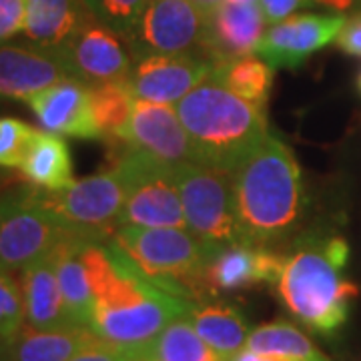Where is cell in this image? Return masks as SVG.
<instances>
[{"label":"cell","mask_w":361,"mask_h":361,"mask_svg":"<svg viewBox=\"0 0 361 361\" xmlns=\"http://www.w3.org/2000/svg\"><path fill=\"white\" fill-rule=\"evenodd\" d=\"M231 177L235 213L247 241L271 247L291 237L303 219L307 197L289 145L269 133Z\"/></svg>","instance_id":"cell-1"},{"label":"cell","mask_w":361,"mask_h":361,"mask_svg":"<svg viewBox=\"0 0 361 361\" xmlns=\"http://www.w3.org/2000/svg\"><path fill=\"white\" fill-rule=\"evenodd\" d=\"M349 247L343 237H307L285 257L277 293L287 311L315 334L329 336L348 322L360 289L343 277Z\"/></svg>","instance_id":"cell-2"},{"label":"cell","mask_w":361,"mask_h":361,"mask_svg":"<svg viewBox=\"0 0 361 361\" xmlns=\"http://www.w3.org/2000/svg\"><path fill=\"white\" fill-rule=\"evenodd\" d=\"M175 111L199 163L229 173L269 135L265 106L235 94L213 77L183 97Z\"/></svg>","instance_id":"cell-3"},{"label":"cell","mask_w":361,"mask_h":361,"mask_svg":"<svg viewBox=\"0 0 361 361\" xmlns=\"http://www.w3.org/2000/svg\"><path fill=\"white\" fill-rule=\"evenodd\" d=\"M109 241L159 289L193 305L209 301L211 249L189 229L121 225Z\"/></svg>","instance_id":"cell-4"},{"label":"cell","mask_w":361,"mask_h":361,"mask_svg":"<svg viewBox=\"0 0 361 361\" xmlns=\"http://www.w3.org/2000/svg\"><path fill=\"white\" fill-rule=\"evenodd\" d=\"M32 199L66 233L104 243L121 227V213L127 199V187L116 167L75 180L61 191L30 189Z\"/></svg>","instance_id":"cell-5"},{"label":"cell","mask_w":361,"mask_h":361,"mask_svg":"<svg viewBox=\"0 0 361 361\" xmlns=\"http://www.w3.org/2000/svg\"><path fill=\"white\" fill-rule=\"evenodd\" d=\"M187 229L211 251L247 241L235 213L233 177L205 163H185L175 167Z\"/></svg>","instance_id":"cell-6"},{"label":"cell","mask_w":361,"mask_h":361,"mask_svg":"<svg viewBox=\"0 0 361 361\" xmlns=\"http://www.w3.org/2000/svg\"><path fill=\"white\" fill-rule=\"evenodd\" d=\"M111 145L118 151L113 167L121 171L127 187V199L118 223L137 227L187 229L175 167L142 155L123 141Z\"/></svg>","instance_id":"cell-7"},{"label":"cell","mask_w":361,"mask_h":361,"mask_svg":"<svg viewBox=\"0 0 361 361\" xmlns=\"http://www.w3.org/2000/svg\"><path fill=\"white\" fill-rule=\"evenodd\" d=\"M68 233L32 199L30 189L0 197V267L23 271L63 241Z\"/></svg>","instance_id":"cell-8"},{"label":"cell","mask_w":361,"mask_h":361,"mask_svg":"<svg viewBox=\"0 0 361 361\" xmlns=\"http://www.w3.org/2000/svg\"><path fill=\"white\" fill-rule=\"evenodd\" d=\"M207 13L195 0H149L127 47L135 59L147 54H195Z\"/></svg>","instance_id":"cell-9"},{"label":"cell","mask_w":361,"mask_h":361,"mask_svg":"<svg viewBox=\"0 0 361 361\" xmlns=\"http://www.w3.org/2000/svg\"><path fill=\"white\" fill-rule=\"evenodd\" d=\"M343 23L341 14H291L265 30L255 54L273 68H297L336 42Z\"/></svg>","instance_id":"cell-10"},{"label":"cell","mask_w":361,"mask_h":361,"mask_svg":"<svg viewBox=\"0 0 361 361\" xmlns=\"http://www.w3.org/2000/svg\"><path fill=\"white\" fill-rule=\"evenodd\" d=\"M123 142L169 167L199 161L193 142L171 104L137 99Z\"/></svg>","instance_id":"cell-11"},{"label":"cell","mask_w":361,"mask_h":361,"mask_svg":"<svg viewBox=\"0 0 361 361\" xmlns=\"http://www.w3.org/2000/svg\"><path fill=\"white\" fill-rule=\"evenodd\" d=\"M285 257L271 247L253 241L213 249L205 267L207 289L211 297L251 289L259 285H277Z\"/></svg>","instance_id":"cell-12"},{"label":"cell","mask_w":361,"mask_h":361,"mask_svg":"<svg viewBox=\"0 0 361 361\" xmlns=\"http://www.w3.org/2000/svg\"><path fill=\"white\" fill-rule=\"evenodd\" d=\"M215 65L201 54H147L137 61L129 77L135 99L177 104L211 77Z\"/></svg>","instance_id":"cell-13"},{"label":"cell","mask_w":361,"mask_h":361,"mask_svg":"<svg viewBox=\"0 0 361 361\" xmlns=\"http://www.w3.org/2000/svg\"><path fill=\"white\" fill-rule=\"evenodd\" d=\"M265 14L259 2L235 4L223 0L207 13L199 52L213 65H225L257 51L265 35Z\"/></svg>","instance_id":"cell-14"},{"label":"cell","mask_w":361,"mask_h":361,"mask_svg":"<svg viewBox=\"0 0 361 361\" xmlns=\"http://www.w3.org/2000/svg\"><path fill=\"white\" fill-rule=\"evenodd\" d=\"M123 40L113 28L90 18L61 54L65 56L73 77L87 85L127 80L133 73L135 56Z\"/></svg>","instance_id":"cell-15"},{"label":"cell","mask_w":361,"mask_h":361,"mask_svg":"<svg viewBox=\"0 0 361 361\" xmlns=\"http://www.w3.org/2000/svg\"><path fill=\"white\" fill-rule=\"evenodd\" d=\"M40 125L61 137L82 141H99L101 130L97 127L90 89L78 78H63L25 101Z\"/></svg>","instance_id":"cell-16"},{"label":"cell","mask_w":361,"mask_h":361,"mask_svg":"<svg viewBox=\"0 0 361 361\" xmlns=\"http://www.w3.org/2000/svg\"><path fill=\"white\" fill-rule=\"evenodd\" d=\"M63 78L75 77L61 52L30 42L0 44V97L26 101Z\"/></svg>","instance_id":"cell-17"},{"label":"cell","mask_w":361,"mask_h":361,"mask_svg":"<svg viewBox=\"0 0 361 361\" xmlns=\"http://www.w3.org/2000/svg\"><path fill=\"white\" fill-rule=\"evenodd\" d=\"M90 18L82 0H26L23 35L30 44L63 52Z\"/></svg>","instance_id":"cell-18"},{"label":"cell","mask_w":361,"mask_h":361,"mask_svg":"<svg viewBox=\"0 0 361 361\" xmlns=\"http://www.w3.org/2000/svg\"><path fill=\"white\" fill-rule=\"evenodd\" d=\"M97 341H101V337L82 325L37 329L25 323L13 341L4 343V348L11 361H71Z\"/></svg>","instance_id":"cell-19"},{"label":"cell","mask_w":361,"mask_h":361,"mask_svg":"<svg viewBox=\"0 0 361 361\" xmlns=\"http://www.w3.org/2000/svg\"><path fill=\"white\" fill-rule=\"evenodd\" d=\"M20 287L25 297L26 325L37 329L75 325L66 313L52 253L23 269Z\"/></svg>","instance_id":"cell-20"},{"label":"cell","mask_w":361,"mask_h":361,"mask_svg":"<svg viewBox=\"0 0 361 361\" xmlns=\"http://www.w3.org/2000/svg\"><path fill=\"white\" fill-rule=\"evenodd\" d=\"M87 239H80L75 235H65L63 241L52 249L54 263H56V277L61 285V293L65 301L66 313L75 325L90 327L94 299L90 291L87 269L82 263V247Z\"/></svg>","instance_id":"cell-21"},{"label":"cell","mask_w":361,"mask_h":361,"mask_svg":"<svg viewBox=\"0 0 361 361\" xmlns=\"http://www.w3.org/2000/svg\"><path fill=\"white\" fill-rule=\"evenodd\" d=\"M20 173L32 187L44 191H61L73 185V157L65 139L51 130L37 129Z\"/></svg>","instance_id":"cell-22"},{"label":"cell","mask_w":361,"mask_h":361,"mask_svg":"<svg viewBox=\"0 0 361 361\" xmlns=\"http://www.w3.org/2000/svg\"><path fill=\"white\" fill-rule=\"evenodd\" d=\"M187 317L193 323L197 334L223 357H231L245 349L251 329L241 311L233 305L217 301L195 303Z\"/></svg>","instance_id":"cell-23"},{"label":"cell","mask_w":361,"mask_h":361,"mask_svg":"<svg viewBox=\"0 0 361 361\" xmlns=\"http://www.w3.org/2000/svg\"><path fill=\"white\" fill-rule=\"evenodd\" d=\"M139 361H227L197 334L187 315L177 317L139 353Z\"/></svg>","instance_id":"cell-24"},{"label":"cell","mask_w":361,"mask_h":361,"mask_svg":"<svg viewBox=\"0 0 361 361\" xmlns=\"http://www.w3.org/2000/svg\"><path fill=\"white\" fill-rule=\"evenodd\" d=\"M90 103L97 127L101 130L103 141H123L130 115L135 109V94L127 80H111L101 85H89Z\"/></svg>","instance_id":"cell-25"},{"label":"cell","mask_w":361,"mask_h":361,"mask_svg":"<svg viewBox=\"0 0 361 361\" xmlns=\"http://www.w3.org/2000/svg\"><path fill=\"white\" fill-rule=\"evenodd\" d=\"M245 348L261 355H279L295 361H331L297 325L283 319L251 329Z\"/></svg>","instance_id":"cell-26"},{"label":"cell","mask_w":361,"mask_h":361,"mask_svg":"<svg viewBox=\"0 0 361 361\" xmlns=\"http://www.w3.org/2000/svg\"><path fill=\"white\" fill-rule=\"evenodd\" d=\"M211 77L223 87L251 103L265 106L269 99L275 68L259 56H243L225 65H215Z\"/></svg>","instance_id":"cell-27"},{"label":"cell","mask_w":361,"mask_h":361,"mask_svg":"<svg viewBox=\"0 0 361 361\" xmlns=\"http://www.w3.org/2000/svg\"><path fill=\"white\" fill-rule=\"evenodd\" d=\"M92 18L113 28L125 42L133 37L149 0H82Z\"/></svg>","instance_id":"cell-28"},{"label":"cell","mask_w":361,"mask_h":361,"mask_svg":"<svg viewBox=\"0 0 361 361\" xmlns=\"http://www.w3.org/2000/svg\"><path fill=\"white\" fill-rule=\"evenodd\" d=\"M25 297L13 271L0 267V341L8 343L25 327Z\"/></svg>","instance_id":"cell-29"},{"label":"cell","mask_w":361,"mask_h":361,"mask_svg":"<svg viewBox=\"0 0 361 361\" xmlns=\"http://www.w3.org/2000/svg\"><path fill=\"white\" fill-rule=\"evenodd\" d=\"M37 129L20 118L0 116V167L20 169Z\"/></svg>","instance_id":"cell-30"},{"label":"cell","mask_w":361,"mask_h":361,"mask_svg":"<svg viewBox=\"0 0 361 361\" xmlns=\"http://www.w3.org/2000/svg\"><path fill=\"white\" fill-rule=\"evenodd\" d=\"M26 0H0V44L25 32Z\"/></svg>","instance_id":"cell-31"},{"label":"cell","mask_w":361,"mask_h":361,"mask_svg":"<svg viewBox=\"0 0 361 361\" xmlns=\"http://www.w3.org/2000/svg\"><path fill=\"white\" fill-rule=\"evenodd\" d=\"M336 44L339 51H343L349 56L361 59V11L345 18L337 35Z\"/></svg>","instance_id":"cell-32"},{"label":"cell","mask_w":361,"mask_h":361,"mask_svg":"<svg viewBox=\"0 0 361 361\" xmlns=\"http://www.w3.org/2000/svg\"><path fill=\"white\" fill-rule=\"evenodd\" d=\"M71 361H135L133 353L129 349L116 348L113 343L104 341L101 337V341H97L94 345H90L89 349L80 351L78 355H75Z\"/></svg>","instance_id":"cell-33"},{"label":"cell","mask_w":361,"mask_h":361,"mask_svg":"<svg viewBox=\"0 0 361 361\" xmlns=\"http://www.w3.org/2000/svg\"><path fill=\"white\" fill-rule=\"evenodd\" d=\"M259 4L263 8L267 25H277V23H281L285 18H289L299 8L313 6L315 2L313 0H261Z\"/></svg>","instance_id":"cell-34"},{"label":"cell","mask_w":361,"mask_h":361,"mask_svg":"<svg viewBox=\"0 0 361 361\" xmlns=\"http://www.w3.org/2000/svg\"><path fill=\"white\" fill-rule=\"evenodd\" d=\"M313 2L331 11H348L349 6H353V0H313Z\"/></svg>","instance_id":"cell-35"},{"label":"cell","mask_w":361,"mask_h":361,"mask_svg":"<svg viewBox=\"0 0 361 361\" xmlns=\"http://www.w3.org/2000/svg\"><path fill=\"white\" fill-rule=\"evenodd\" d=\"M195 2H197L205 13H211L213 8H217V6H219L223 0H195Z\"/></svg>","instance_id":"cell-36"},{"label":"cell","mask_w":361,"mask_h":361,"mask_svg":"<svg viewBox=\"0 0 361 361\" xmlns=\"http://www.w3.org/2000/svg\"><path fill=\"white\" fill-rule=\"evenodd\" d=\"M263 361H295L289 357H279V355H263Z\"/></svg>","instance_id":"cell-37"},{"label":"cell","mask_w":361,"mask_h":361,"mask_svg":"<svg viewBox=\"0 0 361 361\" xmlns=\"http://www.w3.org/2000/svg\"><path fill=\"white\" fill-rule=\"evenodd\" d=\"M0 361H11L8 360V353H6V348H4V343L0 341Z\"/></svg>","instance_id":"cell-38"},{"label":"cell","mask_w":361,"mask_h":361,"mask_svg":"<svg viewBox=\"0 0 361 361\" xmlns=\"http://www.w3.org/2000/svg\"><path fill=\"white\" fill-rule=\"evenodd\" d=\"M227 2H235V4H253V2H261V0H227Z\"/></svg>","instance_id":"cell-39"},{"label":"cell","mask_w":361,"mask_h":361,"mask_svg":"<svg viewBox=\"0 0 361 361\" xmlns=\"http://www.w3.org/2000/svg\"><path fill=\"white\" fill-rule=\"evenodd\" d=\"M355 87H357V92L361 94V71L360 75H357V78H355Z\"/></svg>","instance_id":"cell-40"}]
</instances>
